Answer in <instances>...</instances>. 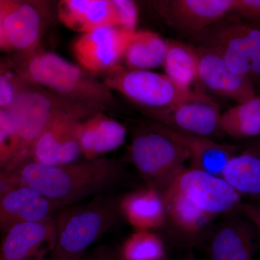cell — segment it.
Segmentation results:
<instances>
[{
	"mask_svg": "<svg viewBox=\"0 0 260 260\" xmlns=\"http://www.w3.org/2000/svg\"><path fill=\"white\" fill-rule=\"evenodd\" d=\"M128 179L129 173L121 162L101 157L58 166L30 160L0 182L5 186H28L69 207L111 192Z\"/></svg>",
	"mask_w": 260,
	"mask_h": 260,
	"instance_id": "obj_1",
	"label": "cell"
},
{
	"mask_svg": "<svg viewBox=\"0 0 260 260\" xmlns=\"http://www.w3.org/2000/svg\"><path fill=\"white\" fill-rule=\"evenodd\" d=\"M7 57L24 80L65 99L103 112L114 103L112 90L103 81L55 53L38 47L26 52H12Z\"/></svg>",
	"mask_w": 260,
	"mask_h": 260,
	"instance_id": "obj_2",
	"label": "cell"
},
{
	"mask_svg": "<svg viewBox=\"0 0 260 260\" xmlns=\"http://www.w3.org/2000/svg\"><path fill=\"white\" fill-rule=\"evenodd\" d=\"M121 198L111 192L67 207L56 215V239L50 256L57 260H80L122 216Z\"/></svg>",
	"mask_w": 260,
	"mask_h": 260,
	"instance_id": "obj_3",
	"label": "cell"
},
{
	"mask_svg": "<svg viewBox=\"0 0 260 260\" xmlns=\"http://www.w3.org/2000/svg\"><path fill=\"white\" fill-rule=\"evenodd\" d=\"M6 109L30 160L32 149L36 142L58 119L75 115L85 119L102 112L29 83L17 94Z\"/></svg>",
	"mask_w": 260,
	"mask_h": 260,
	"instance_id": "obj_4",
	"label": "cell"
},
{
	"mask_svg": "<svg viewBox=\"0 0 260 260\" xmlns=\"http://www.w3.org/2000/svg\"><path fill=\"white\" fill-rule=\"evenodd\" d=\"M103 83L150 111L170 109L186 102L216 104L201 90L181 88L166 75L129 70L119 65L104 73Z\"/></svg>",
	"mask_w": 260,
	"mask_h": 260,
	"instance_id": "obj_5",
	"label": "cell"
},
{
	"mask_svg": "<svg viewBox=\"0 0 260 260\" xmlns=\"http://www.w3.org/2000/svg\"><path fill=\"white\" fill-rule=\"evenodd\" d=\"M129 154L147 186L161 194L174 184L189 160L185 149L148 126L135 130Z\"/></svg>",
	"mask_w": 260,
	"mask_h": 260,
	"instance_id": "obj_6",
	"label": "cell"
},
{
	"mask_svg": "<svg viewBox=\"0 0 260 260\" xmlns=\"http://www.w3.org/2000/svg\"><path fill=\"white\" fill-rule=\"evenodd\" d=\"M224 18L197 36L200 47L216 53L229 69L247 77L251 65L260 59L259 27L236 18Z\"/></svg>",
	"mask_w": 260,
	"mask_h": 260,
	"instance_id": "obj_7",
	"label": "cell"
},
{
	"mask_svg": "<svg viewBox=\"0 0 260 260\" xmlns=\"http://www.w3.org/2000/svg\"><path fill=\"white\" fill-rule=\"evenodd\" d=\"M162 197L165 220L159 231L164 234L162 239L177 249L186 250L204 246L218 217L205 213L172 186Z\"/></svg>",
	"mask_w": 260,
	"mask_h": 260,
	"instance_id": "obj_8",
	"label": "cell"
},
{
	"mask_svg": "<svg viewBox=\"0 0 260 260\" xmlns=\"http://www.w3.org/2000/svg\"><path fill=\"white\" fill-rule=\"evenodd\" d=\"M135 34L118 27L95 29L77 38L72 51L80 68L95 76L104 74L119 65Z\"/></svg>",
	"mask_w": 260,
	"mask_h": 260,
	"instance_id": "obj_9",
	"label": "cell"
},
{
	"mask_svg": "<svg viewBox=\"0 0 260 260\" xmlns=\"http://www.w3.org/2000/svg\"><path fill=\"white\" fill-rule=\"evenodd\" d=\"M205 213L214 216L236 213L241 195L223 178L186 168L172 185Z\"/></svg>",
	"mask_w": 260,
	"mask_h": 260,
	"instance_id": "obj_10",
	"label": "cell"
},
{
	"mask_svg": "<svg viewBox=\"0 0 260 260\" xmlns=\"http://www.w3.org/2000/svg\"><path fill=\"white\" fill-rule=\"evenodd\" d=\"M215 224L205 242L208 260H253L259 246V229L247 219L233 213Z\"/></svg>",
	"mask_w": 260,
	"mask_h": 260,
	"instance_id": "obj_11",
	"label": "cell"
},
{
	"mask_svg": "<svg viewBox=\"0 0 260 260\" xmlns=\"http://www.w3.org/2000/svg\"><path fill=\"white\" fill-rule=\"evenodd\" d=\"M1 234L0 260L46 259L55 246L56 216L13 224Z\"/></svg>",
	"mask_w": 260,
	"mask_h": 260,
	"instance_id": "obj_12",
	"label": "cell"
},
{
	"mask_svg": "<svg viewBox=\"0 0 260 260\" xmlns=\"http://www.w3.org/2000/svg\"><path fill=\"white\" fill-rule=\"evenodd\" d=\"M236 0H166L153 5L171 26L198 36L234 11Z\"/></svg>",
	"mask_w": 260,
	"mask_h": 260,
	"instance_id": "obj_13",
	"label": "cell"
},
{
	"mask_svg": "<svg viewBox=\"0 0 260 260\" xmlns=\"http://www.w3.org/2000/svg\"><path fill=\"white\" fill-rule=\"evenodd\" d=\"M0 16L10 53L26 52L39 47L44 20L37 3L0 0Z\"/></svg>",
	"mask_w": 260,
	"mask_h": 260,
	"instance_id": "obj_14",
	"label": "cell"
},
{
	"mask_svg": "<svg viewBox=\"0 0 260 260\" xmlns=\"http://www.w3.org/2000/svg\"><path fill=\"white\" fill-rule=\"evenodd\" d=\"M148 126L185 149L189 155L190 168L216 177H221L228 162L238 154L239 147L236 145L218 143L210 138L186 133L157 121L148 123Z\"/></svg>",
	"mask_w": 260,
	"mask_h": 260,
	"instance_id": "obj_15",
	"label": "cell"
},
{
	"mask_svg": "<svg viewBox=\"0 0 260 260\" xmlns=\"http://www.w3.org/2000/svg\"><path fill=\"white\" fill-rule=\"evenodd\" d=\"M83 120L80 116L68 115L54 121L36 142L31 160L48 166L77 161L82 155L79 132Z\"/></svg>",
	"mask_w": 260,
	"mask_h": 260,
	"instance_id": "obj_16",
	"label": "cell"
},
{
	"mask_svg": "<svg viewBox=\"0 0 260 260\" xmlns=\"http://www.w3.org/2000/svg\"><path fill=\"white\" fill-rule=\"evenodd\" d=\"M65 208L28 186H3L0 189V233L13 224L56 216Z\"/></svg>",
	"mask_w": 260,
	"mask_h": 260,
	"instance_id": "obj_17",
	"label": "cell"
},
{
	"mask_svg": "<svg viewBox=\"0 0 260 260\" xmlns=\"http://www.w3.org/2000/svg\"><path fill=\"white\" fill-rule=\"evenodd\" d=\"M198 79L213 93L240 104L256 96L255 89L245 75L228 68L216 53L198 47Z\"/></svg>",
	"mask_w": 260,
	"mask_h": 260,
	"instance_id": "obj_18",
	"label": "cell"
},
{
	"mask_svg": "<svg viewBox=\"0 0 260 260\" xmlns=\"http://www.w3.org/2000/svg\"><path fill=\"white\" fill-rule=\"evenodd\" d=\"M150 112L157 122L191 134L211 139L223 133L220 127L221 114L217 104L186 102Z\"/></svg>",
	"mask_w": 260,
	"mask_h": 260,
	"instance_id": "obj_19",
	"label": "cell"
},
{
	"mask_svg": "<svg viewBox=\"0 0 260 260\" xmlns=\"http://www.w3.org/2000/svg\"><path fill=\"white\" fill-rule=\"evenodd\" d=\"M59 20L82 34L104 27H119L112 0H62L58 5Z\"/></svg>",
	"mask_w": 260,
	"mask_h": 260,
	"instance_id": "obj_20",
	"label": "cell"
},
{
	"mask_svg": "<svg viewBox=\"0 0 260 260\" xmlns=\"http://www.w3.org/2000/svg\"><path fill=\"white\" fill-rule=\"evenodd\" d=\"M127 134L126 126L104 114L98 112L80 125L79 141L85 159L101 158L123 145Z\"/></svg>",
	"mask_w": 260,
	"mask_h": 260,
	"instance_id": "obj_21",
	"label": "cell"
},
{
	"mask_svg": "<svg viewBox=\"0 0 260 260\" xmlns=\"http://www.w3.org/2000/svg\"><path fill=\"white\" fill-rule=\"evenodd\" d=\"M121 215L136 231H159L165 220L161 193L148 187L121 197Z\"/></svg>",
	"mask_w": 260,
	"mask_h": 260,
	"instance_id": "obj_22",
	"label": "cell"
},
{
	"mask_svg": "<svg viewBox=\"0 0 260 260\" xmlns=\"http://www.w3.org/2000/svg\"><path fill=\"white\" fill-rule=\"evenodd\" d=\"M168 44L169 41L156 32L136 31L124 56L127 69L149 71L162 66Z\"/></svg>",
	"mask_w": 260,
	"mask_h": 260,
	"instance_id": "obj_23",
	"label": "cell"
},
{
	"mask_svg": "<svg viewBox=\"0 0 260 260\" xmlns=\"http://www.w3.org/2000/svg\"><path fill=\"white\" fill-rule=\"evenodd\" d=\"M221 177L239 194L259 196V153L248 150L233 157L224 168Z\"/></svg>",
	"mask_w": 260,
	"mask_h": 260,
	"instance_id": "obj_24",
	"label": "cell"
},
{
	"mask_svg": "<svg viewBox=\"0 0 260 260\" xmlns=\"http://www.w3.org/2000/svg\"><path fill=\"white\" fill-rule=\"evenodd\" d=\"M222 133L236 139H245L260 134V97L240 103L220 115Z\"/></svg>",
	"mask_w": 260,
	"mask_h": 260,
	"instance_id": "obj_25",
	"label": "cell"
},
{
	"mask_svg": "<svg viewBox=\"0 0 260 260\" xmlns=\"http://www.w3.org/2000/svg\"><path fill=\"white\" fill-rule=\"evenodd\" d=\"M166 75L181 88H191L198 79L196 49L183 43L169 41L164 63Z\"/></svg>",
	"mask_w": 260,
	"mask_h": 260,
	"instance_id": "obj_26",
	"label": "cell"
},
{
	"mask_svg": "<svg viewBox=\"0 0 260 260\" xmlns=\"http://www.w3.org/2000/svg\"><path fill=\"white\" fill-rule=\"evenodd\" d=\"M6 109H0V181L30 161Z\"/></svg>",
	"mask_w": 260,
	"mask_h": 260,
	"instance_id": "obj_27",
	"label": "cell"
},
{
	"mask_svg": "<svg viewBox=\"0 0 260 260\" xmlns=\"http://www.w3.org/2000/svg\"><path fill=\"white\" fill-rule=\"evenodd\" d=\"M119 250L124 260H166L167 256L161 236L150 231H136Z\"/></svg>",
	"mask_w": 260,
	"mask_h": 260,
	"instance_id": "obj_28",
	"label": "cell"
},
{
	"mask_svg": "<svg viewBox=\"0 0 260 260\" xmlns=\"http://www.w3.org/2000/svg\"><path fill=\"white\" fill-rule=\"evenodd\" d=\"M28 82L13 70L8 57L0 56V109H7Z\"/></svg>",
	"mask_w": 260,
	"mask_h": 260,
	"instance_id": "obj_29",
	"label": "cell"
},
{
	"mask_svg": "<svg viewBox=\"0 0 260 260\" xmlns=\"http://www.w3.org/2000/svg\"><path fill=\"white\" fill-rule=\"evenodd\" d=\"M112 2L119 18V28L126 32H136L138 20L136 3L132 0H112Z\"/></svg>",
	"mask_w": 260,
	"mask_h": 260,
	"instance_id": "obj_30",
	"label": "cell"
},
{
	"mask_svg": "<svg viewBox=\"0 0 260 260\" xmlns=\"http://www.w3.org/2000/svg\"><path fill=\"white\" fill-rule=\"evenodd\" d=\"M80 260H124L119 250L111 245L102 244L87 251Z\"/></svg>",
	"mask_w": 260,
	"mask_h": 260,
	"instance_id": "obj_31",
	"label": "cell"
},
{
	"mask_svg": "<svg viewBox=\"0 0 260 260\" xmlns=\"http://www.w3.org/2000/svg\"><path fill=\"white\" fill-rule=\"evenodd\" d=\"M245 18L259 21L260 18L259 0H236L234 11Z\"/></svg>",
	"mask_w": 260,
	"mask_h": 260,
	"instance_id": "obj_32",
	"label": "cell"
},
{
	"mask_svg": "<svg viewBox=\"0 0 260 260\" xmlns=\"http://www.w3.org/2000/svg\"><path fill=\"white\" fill-rule=\"evenodd\" d=\"M236 213L242 214V216L249 220L259 229V207L252 205H243L241 203L238 206Z\"/></svg>",
	"mask_w": 260,
	"mask_h": 260,
	"instance_id": "obj_33",
	"label": "cell"
},
{
	"mask_svg": "<svg viewBox=\"0 0 260 260\" xmlns=\"http://www.w3.org/2000/svg\"><path fill=\"white\" fill-rule=\"evenodd\" d=\"M0 50L10 51L9 47L5 40L4 32H3L1 16H0Z\"/></svg>",
	"mask_w": 260,
	"mask_h": 260,
	"instance_id": "obj_34",
	"label": "cell"
},
{
	"mask_svg": "<svg viewBox=\"0 0 260 260\" xmlns=\"http://www.w3.org/2000/svg\"><path fill=\"white\" fill-rule=\"evenodd\" d=\"M179 260H198L196 256H195L194 252L192 250H187L185 255L183 256L181 259Z\"/></svg>",
	"mask_w": 260,
	"mask_h": 260,
	"instance_id": "obj_35",
	"label": "cell"
},
{
	"mask_svg": "<svg viewBox=\"0 0 260 260\" xmlns=\"http://www.w3.org/2000/svg\"><path fill=\"white\" fill-rule=\"evenodd\" d=\"M49 260H57V259H54V258L52 257V256H49Z\"/></svg>",
	"mask_w": 260,
	"mask_h": 260,
	"instance_id": "obj_36",
	"label": "cell"
},
{
	"mask_svg": "<svg viewBox=\"0 0 260 260\" xmlns=\"http://www.w3.org/2000/svg\"><path fill=\"white\" fill-rule=\"evenodd\" d=\"M38 260H45V259H38Z\"/></svg>",
	"mask_w": 260,
	"mask_h": 260,
	"instance_id": "obj_37",
	"label": "cell"
},
{
	"mask_svg": "<svg viewBox=\"0 0 260 260\" xmlns=\"http://www.w3.org/2000/svg\"><path fill=\"white\" fill-rule=\"evenodd\" d=\"M0 186H1V184H0Z\"/></svg>",
	"mask_w": 260,
	"mask_h": 260,
	"instance_id": "obj_38",
	"label": "cell"
}]
</instances>
